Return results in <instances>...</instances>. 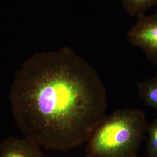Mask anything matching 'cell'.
I'll return each instance as SVG.
<instances>
[{
  "instance_id": "5",
  "label": "cell",
  "mask_w": 157,
  "mask_h": 157,
  "mask_svg": "<svg viewBox=\"0 0 157 157\" xmlns=\"http://www.w3.org/2000/svg\"><path fill=\"white\" fill-rule=\"evenodd\" d=\"M139 97L144 104L157 111V75L136 83Z\"/></svg>"
},
{
  "instance_id": "7",
  "label": "cell",
  "mask_w": 157,
  "mask_h": 157,
  "mask_svg": "<svg viewBox=\"0 0 157 157\" xmlns=\"http://www.w3.org/2000/svg\"><path fill=\"white\" fill-rule=\"evenodd\" d=\"M147 133L148 135L146 145L147 156L157 157V118L149 125Z\"/></svg>"
},
{
  "instance_id": "9",
  "label": "cell",
  "mask_w": 157,
  "mask_h": 157,
  "mask_svg": "<svg viewBox=\"0 0 157 157\" xmlns=\"http://www.w3.org/2000/svg\"><path fill=\"white\" fill-rule=\"evenodd\" d=\"M139 157L137 156V157ZM147 157H149L147 156Z\"/></svg>"
},
{
  "instance_id": "8",
  "label": "cell",
  "mask_w": 157,
  "mask_h": 157,
  "mask_svg": "<svg viewBox=\"0 0 157 157\" xmlns=\"http://www.w3.org/2000/svg\"><path fill=\"white\" fill-rule=\"evenodd\" d=\"M85 157H95L92 156L88 155H86V156Z\"/></svg>"
},
{
  "instance_id": "3",
  "label": "cell",
  "mask_w": 157,
  "mask_h": 157,
  "mask_svg": "<svg viewBox=\"0 0 157 157\" xmlns=\"http://www.w3.org/2000/svg\"><path fill=\"white\" fill-rule=\"evenodd\" d=\"M129 43L140 48L149 60L157 66V11L151 15L141 14L128 31Z\"/></svg>"
},
{
  "instance_id": "6",
  "label": "cell",
  "mask_w": 157,
  "mask_h": 157,
  "mask_svg": "<svg viewBox=\"0 0 157 157\" xmlns=\"http://www.w3.org/2000/svg\"><path fill=\"white\" fill-rule=\"evenodd\" d=\"M124 9L131 17H137L157 5V0H121Z\"/></svg>"
},
{
  "instance_id": "1",
  "label": "cell",
  "mask_w": 157,
  "mask_h": 157,
  "mask_svg": "<svg viewBox=\"0 0 157 157\" xmlns=\"http://www.w3.org/2000/svg\"><path fill=\"white\" fill-rule=\"evenodd\" d=\"M9 99L24 137L61 151L87 142L107 107L98 72L68 48L26 62L16 73Z\"/></svg>"
},
{
  "instance_id": "2",
  "label": "cell",
  "mask_w": 157,
  "mask_h": 157,
  "mask_svg": "<svg viewBox=\"0 0 157 157\" xmlns=\"http://www.w3.org/2000/svg\"><path fill=\"white\" fill-rule=\"evenodd\" d=\"M149 125L139 109L124 108L106 115L87 140L86 155L136 157Z\"/></svg>"
},
{
  "instance_id": "4",
  "label": "cell",
  "mask_w": 157,
  "mask_h": 157,
  "mask_svg": "<svg viewBox=\"0 0 157 157\" xmlns=\"http://www.w3.org/2000/svg\"><path fill=\"white\" fill-rule=\"evenodd\" d=\"M0 157H44L40 147L27 139L12 137L0 143Z\"/></svg>"
}]
</instances>
